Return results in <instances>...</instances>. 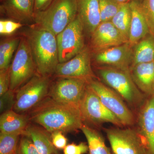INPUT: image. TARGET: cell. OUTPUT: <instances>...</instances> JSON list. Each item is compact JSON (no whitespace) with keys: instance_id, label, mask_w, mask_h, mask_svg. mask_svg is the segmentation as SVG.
I'll return each mask as SVG.
<instances>
[{"instance_id":"1","label":"cell","mask_w":154,"mask_h":154,"mask_svg":"<svg viewBox=\"0 0 154 154\" xmlns=\"http://www.w3.org/2000/svg\"><path fill=\"white\" fill-rule=\"evenodd\" d=\"M30 121L49 133L74 132L84 124L79 106L58 102L48 96L29 112Z\"/></svg>"},{"instance_id":"2","label":"cell","mask_w":154,"mask_h":154,"mask_svg":"<svg viewBox=\"0 0 154 154\" xmlns=\"http://www.w3.org/2000/svg\"><path fill=\"white\" fill-rule=\"evenodd\" d=\"M23 36L30 45L37 72L45 77L54 74L59 63L57 36L36 25L26 30Z\"/></svg>"},{"instance_id":"3","label":"cell","mask_w":154,"mask_h":154,"mask_svg":"<svg viewBox=\"0 0 154 154\" xmlns=\"http://www.w3.org/2000/svg\"><path fill=\"white\" fill-rule=\"evenodd\" d=\"M98 72L104 84L121 96L131 110L138 111L144 103V94L135 84L130 70L108 66L100 68Z\"/></svg>"},{"instance_id":"4","label":"cell","mask_w":154,"mask_h":154,"mask_svg":"<svg viewBox=\"0 0 154 154\" xmlns=\"http://www.w3.org/2000/svg\"><path fill=\"white\" fill-rule=\"evenodd\" d=\"M77 15V0H53L45 10L35 13L33 21L36 26L57 36Z\"/></svg>"},{"instance_id":"5","label":"cell","mask_w":154,"mask_h":154,"mask_svg":"<svg viewBox=\"0 0 154 154\" xmlns=\"http://www.w3.org/2000/svg\"><path fill=\"white\" fill-rule=\"evenodd\" d=\"M51 86L50 77L34 75L16 91L13 110L23 114L29 112L48 96Z\"/></svg>"},{"instance_id":"6","label":"cell","mask_w":154,"mask_h":154,"mask_svg":"<svg viewBox=\"0 0 154 154\" xmlns=\"http://www.w3.org/2000/svg\"><path fill=\"white\" fill-rule=\"evenodd\" d=\"M16 51L10 66V90L15 92L37 72L30 45L24 36L20 37Z\"/></svg>"},{"instance_id":"7","label":"cell","mask_w":154,"mask_h":154,"mask_svg":"<svg viewBox=\"0 0 154 154\" xmlns=\"http://www.w3.org/2000/svg\"><path fill=\"white\" fill-rule=\"evenodd\" d=\"M110 128L105 131L112 154H150L146 143L136 128Z\"/></svg>"},{"instance_id":"8","label":"cell","mask_w":154,"mask_h":154,"mask_svg":"<svg viewBox=\"0 0 154 154\" xmlns=\"http://www.w3.org/2000/svg\"><path fill=\"white\" fill-rule=\"evenodd\" d=\"M79 107L84 123L89 126L98 128L104 123H110L116 127H124L118 119L102 104L89 85L86 88Z\"/></svg>"},{"instance_id":"9","label":"cell","mask_w":154,"mask_h":154,"mask_svg":"<svg viewBox=\"0 0 154 154\" xmlns=\"http://www.w3.org/2000/svg\"><path fill=\"white\" fill-rule=\"evenodd\" d=\"M89 85L99 96L105 107L115 116L124 127H132L136 117L132 110L123 99L114 90L104 83L95 79Z\"/></svg>"},{"instance_id":"10","label":"cell","mask_w":154,"mask_h":154,"mask_svg":"<svg viewBox=\"0 0 154 154\" xmlns=\"http://www.w3.org/2000/svg\"><path fill=\"white\" fill-rule=\"evenodd\" d=\"M84 25L78 15L57 36L59 63L74 57L85 48Z\"/></svg>"},{"instance_id":"11","label":"cell","mask_w":154,"mask_h":154,"mask_svg":"<svg viewBox=\"0 0 154 154\" xmlns=\"http://www.w3.org/2000/svg\"><path fill=\"white\" fill-rule=\"evenodd\" d=\"M89 84L80 79L60 78L51 86L48 96L58 102L79 106Z\"/></svg>"},{"instance_id":"12","label":"cell","mask_w":154,"mask_h":154,"mask_svg":"<svg viewBox=\"0 0 154 154\" xmlns=\"http://www.w3.org/2000/svg\"><path fill=\"white\" fill-rule=\"evenodd\" d=\"M54 75L59 78H74L90 83L95 78L91 67L90 50L85 47L69 60L59 63Z\"/></svg>"},{"instance_id":"13","label":"cell","mask_w":154,"mask_h":154,"mask_svg":"<svg viewBox=\"0 0 154 154\" xmlns=\"http://www.w3.org/2000/svg\"><path fill=\"white\" fill-rule=\"evenodd\" d=\"M133 58V47L128 42L96 53L95 55L98 63L126 70H130Z\"/></svg>"},{"instance_id":"14","label":"cell","mask_w":154,"mask_h":154,"mask_svg":"<svg viewBox=\"0 0 154 154\" xmlns=\"http://www.w3.org/2000/svg\"><path fill=\"white\" fill-rule=\"evenodd\" d=\"M91 36V46L96 53L128 43L111 22H101Z\"/></svg>"},{"instance_id":"15","label":"cell","mask_w":154,"mask_h":154,"mask_svg":"<svg viewBox=\"0 0 154 154\" xmlns=\"http://www.w3.org/2000/svg\"><path fill=\"white\" fill-rule=\"evenodd\" d=\"M136 123V128L145 141L150 154H154V95L137 111Z\"/></svg>"},{"instance_id":"16","label":"cell","mask_w":154,"mask_h":154,"mask_svg":"<svg viewBox=\"0 0 154 154\" xmlns=\"http://www.w3.org/2000/svg\"><path fill=\"white\" fill-rule=\"evenodd\" d=\"M1 11L22 24L29 23L34 20V0H2Z\"/></svg>"},{"instance_id":"17","label":"cell","mask_w":154,"mask_h":154,"mask_svg":"<svg viewBox=\"0 0 154 154\" xmlns=\"http://www.w3.org/2000/svg\"><path fill=\"white\" fill-rule=\"evenodd\" d=\"M131 19L128 43L134 47L141 39L150 33L140 3L136 0L130 2Z\"/></svg>"},{"instance_id":"18","label":"cell","mask_w":154,"mask_h":154,"mask_svg":"<svg viewBox=\"0 0 154 154\" xmlns=\"http://www.w3.org/2000/svg\"><path fill=\"white\" fill-rule=\"evenodd\" d=\"M130 72L135 84L143 94L154 96V61L131 67Z\"/></svg>"},{"instance_id":"19","label":"cell","mask_w":154,"mask_h":154,"mask_svg":"<svg viewBox=\"0 0 154 154\" xmlns=\"http://www.w3.org/2000/svg\"><path fill=\"white\" fill-rule=\"evenodd\" d=\"M78 15L87 33L92 35L101 23L99 0H77Z\"/></svg>"},{"instance_id":"20","label":"cell","mask_w":154,"mask_h":154,"mask_svg":"<svg viewBox=\"0 0 154 154\" xmlns=\"http://www.w3.org/2000/svg\"><path fill=\"white\" fill-rule=\"evenodd\" d=\"M30 121L28 115L17 113L13 109L6 111L0 116L1 133L23 135Z\"/></svg>"},{"instance_id":"21","label":"cell","mask_w":154,"mask_h":154,"mask_svg":"<svg viewBox=\"0 0 154 154\" xmlns=\"http://www.w3.org/2000/svg\"><path fill=\"white\" fill-rule=\"evenodd\" d=\"M43 128L29 124L23 135L30 139L41 154L57 153V149L53 144L51 136Z\"/></svg>"},{"instance_id":"22","label":"cell","mask_w":154,"mask_h":154,"mask_svg":"<svg viewBox=\"0 0 154 154\" xmlns=\"http://www.w3.org/2000/svg\"><path fill=\"white\" fill-rule=\"evenodd\" d=\"M154 61V35L148 34L133 47L131 66L138 64Z\"/></svg>"},{"instance_id":"23","label":"cell","mask_w":154,"mask_h":154,"mask_svg":"<svg viewBox=\"0 0 154 154\" xmlns=\"http://www.w3.org/2000/svg\"><path fill=\"white\" fill-rule=\"evenodd\" d=\"M81 130L88 141L89 154H112L105 144L103 137L98 131L85 123Z\"/></svg>"},{"instance_id":"24","label":"cell","mask_w":154,"mask_h":154,"mask_svg":"<svg viewBox=\"0 0 154 154\" xmlns=\"http://www.w3.org/2000/svg\"><path fill=\"white\" fill-rule=\"evenodd\" d=\"M131 19V11L129 2L122 4L118 12L110 21L127 42L129 39Z\"/></svg>"},{"instance_id":"25","label":"cell","mask_w":154,"mask_h":154,"mask_svg":"<svg viewBox=\"0 0 154 154\" xmlns=\"http://www.w3.org/2000/svg\"><path fill=\"white\" fill-rule=\"evenodd\" d=\"M20 38L12 37L1 41L0 44V70L8 69L12 56L19 45Z\"/></svg>"},{"instance_id":"26","label":"cell","mask_w":154,"mask_h":154,"mask_svg":"<svg viewBox=\"0 0 154 154\" xmlns=\"http://www.w3.org/2000/svg\"><path fill=\"white\" fill-rule=\"evenodd\" d=\"M121 4L116 0H99L101 22H110L118 12Z\"/></svg>"},{"instance_id":"27","label":"cell","mask_w":154,"mask_h":154,"mask_svg":"<svg viewBox=\"0 0 154 154\" xmlns=\"http://www.w3.org/2000/svg\"><path fill=\"white\" fill-rule=\"evenodd\" d=\"M20 136L0 133V154H16Z\"/></svg>"},{"instance_id":"28","label":"cell","mask_w":154,"mask_h":154,"mask_svg":"<svg viewBox=\"0 0 154 154\" xmlns=\"http://www.w3.org/2000/svg\"><path fill=\"white\" fill-rule=\"evenodd\" d=\"M150 33L154 35V0H143L140 3Z\"/></svg>"},{"instance_id":"29","label":"cell","mask_w":154,"mask_h":154,"mask_svg":"<svg viewBox=\"0 0 154 154\" xmlns=\"http://www.w3.org/2000/svg\"><path fill=\"white\" fill-rule=\"evenodd\" d=\"M21 136L16 154H41L29 138L25 135Z\"/></svg>"},{"instance_id":"30","label":"cell","mask_w":154,"mask_h":154,"mask_svg":"<svg viewBox=\"0 0 154 154\" xmlns=\"http://www.w3.org/2000/svg\"><path fill=\"white\" fill-rule=\"evenodd\" d=\"M0 97L1 113L13 109L16 101V92L9 90Z\"/></svg>"},{"instance_id":"31","label":"cell","mask_w":154,"mask_h":154,"mask_svg":"<svg viewBox=\"0 0 154 154\" xmlns=\"http://www.w3.org/2000/svg\"><path fill=\"white\" fill-rule=\"evenodd\" d=\"M23 25L20 22L12 20H1L0 33L2 35H10L21 28Z\"/></svg>"},{"instance_id":"32","label":"cell","mask_w":154,"mask_h":154,"mask_svg":"<svg viewBox=\"0 0 154 154\" xmlns=\"http://www.w3.org/2000/svg\"><path fill=\"white\" fill-rule=\"evenodd\" d=\"M88 151V145L85 143H81L79 144H69L63 149L64 154H84Z\"/></svg>"},{"instance_id":"33","label":"cell","mask_w":154,"mask_h":154,"mask_svg":"<svg viewBox=\"0 0 154 154\" xmlns=\"http://www.w3.org/2000/svg\"><path fill=\"white\" fill-rule=\"evenodd\" d=\"M10 67L0 70V96L10 90Z\"/></svg>"},{"instance_id":"34","label":"cell","mask_w":154,"mask_h":154,"mask_svg":"<svg viewBox=\"0 0 154 154\" xmlns=\"http://www.w3.org/2000/svg\"><path fill=\"white\" fill-rule=\"evenodd\" d=\"M51 141L57 149H62L65 148L67 143V139L61 131H55L51 133Z\"/></svg>"},{"instance_id":"35","label":"cell","mask_w":154,"mask_h":154,"mask_svg":"<svg viewBox=\"0 0 154 154\" xmlns=\"http://www.w3.org/2000/svg\"><path fill=\"white\" fill-rule=\"evenodd\" d=\"M53 0H34L35 13L43 11L47 8Z\"/></svg>"},{"instance_id":"36","label":"cell","mask_w":154,"mask_h":154,"mask_svg":"<svg viewBox=\"0 0 154 154\" xmlns=\"http://www.w3.org/2000/svg\"><path fill=\"white\" fill-rule=\"evenodd\" d=\"M120 4H124V3H128L130 2L132 0H116Z\"/></svg>"},{"instance_id":"37","label":"cell","mask_w":154,"mask_h":154,"mask_svg":"<svg viewBox=\"0 0 154 154\" xmlns=\"http://www.w3.org/2000/svg\"><path fill=\"white\" fill-rule=\"evenodd\" d=\"M58 154L57 153H55V154Z\"/></svg>"},{"instance_id":"38","label":"cell","mask_w":154,"mask_h":154,"mask_svg":"<svg viewBox=\"0 0 154 154\" xmlns=\"http://www.w3.org/2000/svg\"></svg>"}]
</instances>
